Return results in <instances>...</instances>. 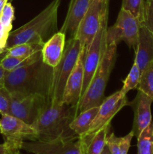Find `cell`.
Segmentation results:
<instances>
[{"mask_svg": "<svg viewBox=\"0 0 153 154\" xmlns=\"http://www.w3.org/2000/svg\"><path fill=\"white\" fill-rule=\"evenodd\" d=\"M52 70L42 57L28 66L13 71H5L3 85L11 96L41 95L50 101Z\"/></svg>", "mask_w": 153, "mask_h": 154, "instance_id": "1", "label": "cell"}, {"mask_svg": "<svg viewBox=\"0 0 153 154\" xmlns=\"http://www.w3.org/2000/svg\"><path fill=\"white\" fill-rule=\"evenodd\" d=\"M77 116V108L62 102L57 105L46 107L32 126L37 132L36 141L51 142L74 141L79 136L70 129V125Z\"/></svg>", "mask_w": 153, "mask_h": 154, "instance_id": "2", "label": "cell"}, {"mask_svg": "<svg viewBox=\"0 0 153 154\" xmlns=\"http://www.w3.org/2000/svg\"><path fill=\"white\" fill-rule=\"evenodd\" d=\"M61 0H53L40 14L20 28L10 32L5 50L25 43L44 44L57 32Z\"/></svg>", "mask_w": 153, "mask_h": 154, "instance_id": "3", "label": "cell"}, {"mask_svg": "<svg viewBox=\"0 0 153 154\" xmlns=\"http://www.w3.org/2000/svg\"><path fill=\"white\" fill-rule=\"evenodd\" d=\"M117 45L106 46L97 71L77 105V114L90 108L100 106L104 98V91L116 58Z\"/></svg>", "mask_w": 153, "mask_h": 154, "instance_id": "4", "label": "cell"}, {"mask_svg": "<svg viewBox=\"0 0 153 154\" xmlns=\"http://www.w3.org/2000/svg\"><path fill=\"white\" fill-rule=\"evenodd\" d=\"M80 50V42L77 38H71L68 40L62 57L52 70V85L50 94L51 105H59L62 102L67 81L77 61Z\"/></svg>", "mask_w": 153, "mask_h": 154, "instance_id": "5", "label": "cell"}, {"mask_svg": "<svg viewBox=\"0 0 153 154\" xmlns=\"http://www.w3.org/2000/svg\"><path fill=\"white\" fill-rule=\"evenodd\" d=\"M0 129L4 138V145L12 154L20 153L25 140L31 141L37 140V132L32 125L10 114L2 115Z\"/></svg>", "mask_w": 153, "mask_h": 154, "instance_id": "6", "label": "cell"}, {"mask_svg": "<svg viewBox=\"0 0 153 154\" xmlns=\"http://www.w3.org/2000/svg\"><path fill=\"white\" fill-rule=\"evenodd\" d=\"M108 17V0H93L80 22L74 38L86 49Z\"/></svg>", "mask_w": 153, "mask_h": 154, "instance_id": "7", "label": "cell"}, {"mask_svg": "<svg viewBox=\"0 0 153 154\" xmlns=\"http://www.w3.org/2000/svg\"><path fill=\"white\" fill-rule=\"evenodd\" d=\"M140 23L135 17L124 9L122 8L112 26L107 28V45L120 42H124L130 48H136L139 39Z\"/></svg>", "mask_w": 153, "mask_h": 154, "instance_id": "8", "label": "cell"}, {"mask_svg": "<svg viewBox=\"0 0 153 154\" xmlns=\"http://www.w3.org/2000/svg\"><path fill=\"white\" fill-rule=\"evenodd\" d=\"M50 103L47 98L41 95L24 96L10 95L9 114L32 125Z\"/></svg>", "mask_w": 153, "mask_h": 154, "instance_id": "9", "label": "cell"}, {"mask_svg": "<svg viewBox=\"0 0 153 154\" xmlns=\"http://www.w3.org/2000/svg\"><path fill=\"white\" fill-rule=\"evenodd\" d=\"M106 31H107V19L104 22L103 25L94 36L92 42L86 49L85 57H84L83 84H82L81 97L86 90L88 84L91 82L92 78H93L94 73L97 71L107 46Z\"/></svg>", "mask_w": 153, "mask_h": 154, "instance_id": "10", "label": "cell"}, {"mask_svg": "<svg viewBox=\"0 0 153 154\" xmlns=\"http://www.w3.org/2000/svg\"><path fill=\"white\" fill-rule=\"evenodd\" d=\"M128 105H130V102L128 100L127 96L120 90L105 98L99 106L98 111L92 122L88 132L83 136L94 135L104 126L110 125L111 120L116 114L122 108Z\"/></svg>", "mask_w": 153, "mask_h": 154, "instance_id": "11", "label": "cell"}, {"mask_svg": "<svg viewBox=\"0 0 153 154\" xmlns=\"http://www.w3.org/2000/svg\"><path fill=\"white\" fill-rule=\"evenodd\" d=\"M86 48L81 47L77 61L67 81L62 102L67 105H75L77 108L82 94L84 76V57Z\"/></svg>", "mask_w": 153, "mask_h": 154, "instance_id": "12", "label": "cell"}, {"mask_svg": "<svg viewBox=\"0 0 153 154\" xmlns=\"http://www.w3.org/2000/svg\"><path fill=\"white\" fill-rule=\"evenodd\" d=\"M22 150L33 154H80L79 138L74 141L51 142L40 141H24Z\"/></svg>", "mask_w": 153, "mask_h": 154, "instance_id": "13", "label": "cell"}, {"mask_svg": "<svg viewBox=\"0 0 153 154\" xmlns=\"http://www.w3.org/2000/svg\"><path fill=\"white\" fill-rule=\"evenodd\" d=\"M152 99L142 92L138 90L136 97L130 105L134 112L133 129L134 137L137 138L140 134L149 125L152 120L151 105Z\"/></svg>", "mask_w": 153, "mask_h": 154, "instance_id": "14", "label": "cell"}, {"mask_svg": "<svg viewBox=\"0 0 153 154\" xmlns=\"http://www.w3.org/2000/svg\"><path fill=\"white\" fill-rule=\"evenodd\" d=\"M93 0H70L67 15L60 31L68 39L74 38L80 22L82 19Z\"/></svg>", "mask_w": 153, "mask_h": 154, "instance_id": "15", "label": "cell"}, {"mask_svg": "<svg viewBox=\"0 0 153 154\" xmlns=\"http://www.w3.org/2000/svg\"><path fill=\"white\" fill-rule=\"evenodd\" d=\"M65 35L58 31L44 45L41 50L42 60L50 67H56L61 60L65 48Z\"/></svg>", "mask_w": 153, "mask_h": 154, "instance_id": "16", "label": "cell"}, {"mask_svg": "<svg viewBox=\"0 0 153 154\" xmlns=\"http://www.w3.org/2000/svg\"><path fill=\"white\" fill-rule=\"evenodd\" d=\"M135 51L134 62L142 72L148 63L153 61V35L142 26L140 29L139 39Z\"/></svg>", "mask_w": 153, "mask_h": 154, "instance_id": "17", "label": "cell"}, {"mask_svg": "<svg viewBox=\"0 0 153 154\" xmlns=\"http://www.w3.org/2000/svg\"><path fill=\"white\" fill-rule=\"evenodd\" d=\"M110 125L104 126L90 136L80 137V154H100L106 144V138Z\"/></svg>", "mask_w": 153, "mask_h": 154, "instance_id": "18", "label": "cell"}, {"mask_svg": "<svg viewBox=\"0 0 153 154\" xmlns=\"http://www.w3.org/2000/svg\"><path fill=\"white\" fill-rule=\"evenodd\" d=\"M99 106L90 108L77 114L70 125V127L80 137L83 136L90 127L92 122L95 117Z\"/></svg>", "mask_w": 153, "mask_h": 154, "instance_id": "19", "label": "cell"}, {"mask_svg": "<svg viewBox=\"0 0 153 154\" xmlns=\"http://www.w3.org/2000/svg\"><path fill=\"white\" fill-rule=\"evenodd\" d=\"M42 57L41 51L28 57H12L5 55L0 61V66L5 71H13L24 66H28Z\"/></svg>", "mask_w": 153, "mask_h": 154, "instance_id": "20", "label": "cell"}, {"mask_svg": "<svg viewBox=\"0 0 153 154\" xmlns=\"http://www.w3.org/2000/svg\"><path fill=\"white\" fill-rule=\"evenodd\" d=\"M136 138L137 154H153V121Z\"/></svg>", "mask_w": 153, "mask_h": 154, "instance_id": "21", "label": "cell"}, {"mask_svg": "<svg viewBox=\"0 0 153 154\" xmlns=\"http://www.w3.org/2000/svg\"><path fill=\"white\" fill-rule=\"evenodd\" d=\"M137 90L142 92L153 101V61L148 63L141 72Z\"/></svg>", "mask_w": 153, "mask_h": 154, "instance_id": "22", "label": "cell"}, {"mask_svg": "<svg viewBox=\"0 0 153 154\" xmlns=\"http://www.w3.org/2000/svg\"><path fill=\"white\" fill-rule=\"evenodd\" d=\"M44 45V44L43 43L21 44L5 50V55L12 57H28L41 51Z\"/></svg>", "mask_w": 153, "mask_h": 154, "instance_id": "23", "label": "cell"}, {"mask_svg": "<svg viewBox=\"0 0 153 154\" xmlns=\"http://www.w3.org/2000/svg\"><path fill=\"white\" fill-rule=\"evenodd\" d=\"M140 75L141 72L139 67L136 65V63L134 62V64L130 69L128 75L125 78V80L123 81V86L120 91L123 94L126 95L130 90L137 88L140 80Z\"/></svg>", "mask_w": 153, "mask_h": 154, "instance_id": "24", "label": "cell"}, {"mask_svg": "<svg viewBox=\"0 0 153 154\" xmlns=\"http://www.w3.org/2000/svg\"><path fill=\"white\" fill-rule=\"evenodd\" d=\"M122 8L124 9L135 17L141 25L143 20L145 9L144 0H122Z\"/></svg>", "mask_w": 153, "mask_h": 154, "instance_id": "25", "label": "cell"}, {"mask_svg": "<svg viewBox=\"0 0 153 154\" xmlns=\"http://www.w3.org/2000/svg\"><path fill=\"white\" fill-rule=\"evenodd\" d=\"M14 20V8L11 3L8 2L0 15V23L6 30L10 32L12 29V22Z\"/></svg>", "mask_w": 153, "mask_h": 154, "instance_id": "26", "label": "cell"}, {"mask_svg": "<svg viewBox=\"0 0 153 154\" xmlns=\"http://www.w3.org/2000/svg\"><path fill=\"white\" fill-rule=\"evenodd\" d=\"M141 26L146 27L153 35V0L145 2L144 16Z\"/></svg>", "mask_w": 153, "mask_h": 154, "instance_id": "27", "label": "cell"}, {"mask_svg": "<svg viewBox=\"0 0 153 154\" xmlns=\"http://www.w3.org/2000/svg\"><path fill=\"white\" fill-rule=\"evenodd\" d=\"M10 95L3 84H0V114H9Z\"/></svg>", "mask_w": 153, "mask_h": 154, "instance_id": "28", "label": "cell"}, {"mask_svg": "<svg viewBox=\"0 0 153 154\" xmlns=\"http://www.w3.org/2000/svg\"><path fill=\"white\" fill-rule=\"evenodd\" d=\"M106 146L111 154H122L119 148V138L115 134H110L106 138Z\"/></svg>", "mask_w": 153, "mask_h": 154, "instance_id": "29", "label": "cell"}, {"mask_svg": "<svg viewBox=\"0 0 153 154\" xmlns=\"http://www.w3.org/2000/svg\"><path fill=\"white\" fill-rule=\"evenodd\" d=\"M134 137L133 131H130L125 136L119 138V148L122 154H128L129 148L130 147V142L131 140Z\"/></svg>", "mask_w": 153, "mask_h": 154, "instance_id": "30", "label": "cell"}, {"mask_svg": "<svg viewBox=\"0 0 153 154\" xmlns=\"http://www.w3.org/2000/svg\"><path fill=\"white\" fill-rule=\"evenodd\" d=\"M9 34H10V32L6 30L0 23V48H4L5 50Z\"/></svg>", "mask_w": 153, "mask_h": 154, "instance_id": "31", "label": "cell"}, {"mask_svg": "<svg viewBox=\"0 0 153 154\" xmlns=\"http://www.w3.org/2000/svg\"><path fill=\"white\" fill-rule=\"evenodd\" d=\"M0 154H12L9 151L8 149L6 147V146L4 145V144H0Z\"/></svg>", "mask_w": 153, "mask_h": 154, "instance_id": "32", "label": "cell"}, {"mask_svg": "<svg viewBox=\"0 0 153 154\" xmlns=\"http://www.w3.org/2000/svg\"><path fill=\"white\" fill-rule=\"evenodd\" d=\"M4 73H5V70L0 66V84H3V79H4Z\"/></svg>", "mask_w": 153, "mask_h": 154, "instance_id": "33", "label": "cell"}, {"mask_svg": "<svg viewBox=\"0 0 153 154\" xmlns=\"http://www.w3.org/2000/svg\"><path fill=\"white\" fill-rule=\"evenodd\" d=\"M8 2V0H0V15H1L2 11L4 5Z\"/></svg>", "mask_w": 153, "mask_h": 154, "instance_id": "34", "label": "cell"}, {"mask_svg": "<svg viewBox=\"0 0 153 154\" xmlns=\"http://www.w3.org/2000/svg\"><path fill=\"white\" fill-rule=\"evenodd\" d=\"M100 154H111L110 152L109 149H108L107 146H106H106H105L104 148L103 151L101 152V153Z\"/></svg>", "mask_w": 153, "mask_h": 154, "instance_id": "35", "label": "cell"}, {"mask_svg": "<svg viewBox=\"0 0 153 154\" xmlns=\"http://www.w3.org/2000/svg\"><path fill=\"white\" fill-rule=\"evenodd\" d=\"M4 51H5V50H4V48H0V54H2V53L4 52Z\"/></svg>", "mask_w": 153, "mask_h": 154, "instance_id": "36", "label": "cell"}, {"mask_svg": "<svg viewBox=\"0 0 153 154\" xmlns=\"http://www.w3.org/2000/svg\"><path fill=\"white\" fill-rule=\"evenodd\" d=\"M10 1H12V0H8V2H10Z\"/></svg>", "mask_w": 153, "mask_h": 154, "instance_id": "37", "label": "cell"}, {"mask_svg": "<svg viewBox=\"0 0 153 154\" xmlns=\"http://www.w3.org/2000/svg\"><path fill=\"white\" fill-rule=\"evenodd\" d=\"M0 134H1V129H0Z\"/></svg>", "mask_w": 153, "mask_h": 154, "instance_id": "38", "label": "cell"}, {"mask_svg": "<svg viewBox=\"0 0 153 154\" xmlns=\"http://www.w3.org/2000/svg\"><path fill=\"white\" fill-rule=\"evenodd\" d=\"M18 154H22V153H19Z\"/></svg>", "mask_w": 153, "mask_h": 154, "instance_id": "39", "label": "cell"}]
</instances>
